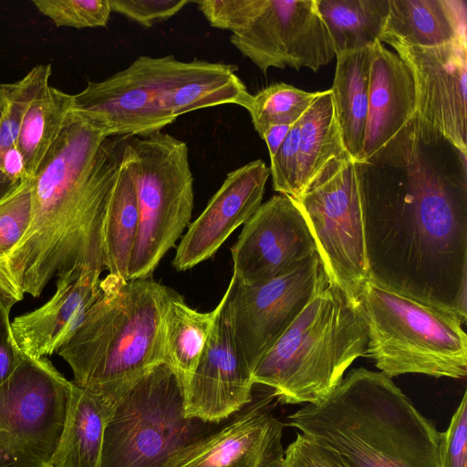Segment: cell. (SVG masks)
Segmentation results:
<instances>
[{
	"mask_svg": "<svg viewBox=\"0 0 467 467\" xmlns=\"http://www.w3.org/2000/svg\"><path fill=\"white\" fill-rule=\"evenodd\" d=\"M357 164L369 280L464 324L467 154L415 115Z\"/></svg>",
	"mask_w": 467,
	"mask_h": 467,
	"instance_id": "1",
	"label": "cell"
},
{
	"mask_svg": "<svg viewBox=\"0 0 467 467\" xmlns=\"http://www.w3.org/2000/svg\"><path fill=\"white\" fill-rule=\"evenodd\" d=\"M129 136H106L72 109L33 177L29 228L1 272L38 297L67 272L105 270L103 223Z\"/></svg>",
	"mask_w": 467,
	"mask_h": 467,
	"instance_id": "2",
	"label": "cell"
},
{
	"mask_svg": "<svg viewBox=\"0 0 467 467\" xmlns=\"http://www.w3.org/2000/svg\"><path fill=\"white\" fill-rule=\"evenodd\" d=\"M287 420L348 467H442L441 432L382 372L353 368L325 399Z\"/></svg>",
	"mask_w": 467,
	"mask_h": 467,
	"instance_id": "3",
	"label": "cell"
},
{
	"mask_svg": "<svg viewBox=\"0 0 467 467\" xmlns=\"http://www.w3.org/2000/svg\"><path fill=\"white\" fill-rule=\"evenodd\" d=\"M234 64L172 55L141 56L72 95L71 109L106 136H142L161 131L180 116L220 105L246 109L252 94Z\"/></svg>",
	"mask_w": 467,
	"mask_h": 467,
	"instance_id": "4",
	"label": "cell"
},
{
	"mask_svg": "<svg viewBox=\"0 0 467 467\" xmlns=\"http://www.w3.org/2000/svg\"><path fill=\"white\" fill-rule=\"evenodd\" d=\"M100 296L57 354L72 382L114 404L164 361L162 317L168 287L151 276L126 280L108 275Z\"/></svg>",
	"mask_w": 467,
	"mask_h": 467,
	"instance_id": "5",
	"label": "cell"
},
{
	"mask_svg": "<svg viewBox=\"0 0 467 467\" xmlns=\"http://www.w3.org/2000/svg\"><path fill=\"white\" fill-rule=\"evenodd\" d=\"M368 327L359 302L329 285L314 296L263 356L252 379L282 404L325 399L353 361L366 356Z\"/></svg>",
	"mask_w": 467,
	"mask_h": 467,
	"instance_id": "6",
	"label": "cell"
},
{
	"mask_svg": "<svg viewBox=\"0 0 467 467\" xmlns=\"http://www.w3.org/2000/svg\"><path fill=\"white\" fill-rule=\"evenodd\" d=\"M367 327L366 356L389 378L467 375V336L456 316L368 280L358 297Z\"/></svg>",
	"mask_w": 467,
	"mask_h": 467,
	"instance_id": "7",
	"label": "cell"
},
{
	"mask_svg": "<svg viewBox=\"0 0 467 467\" xmlns=\"http://www.w3.org/2000/svg\"><path fill=\"white\" fill-rule=\"evenodd\" d=\"M216 424L185 415L184 386L163 361L114 403L98 467H165Z\"/></svg>",
	"mask_w": 467,
	"mask_h": 467,
	"instance_id": "8",
	"label": "cell"
},
{
	"mask_svg": "<svg viewBox=\"0 0 467 467\" xmlns=\"http://www.w3.org/2000/svg\"><path fill=\"white\" fill-rule=\"evenodd\" d=\"M139 224L128 280L151 276L189 225L193 176L187 144L162 131L129 136Z\"/></svg>",
	"mask_w": 467,
	"mask_h": 467,
	"instance_id": "9",
	"label": "cell"
},
{
	"mask_svg": "<svg viewBox=\"0 0 467 467\" xmlns=\"http://www.w3.org/2000/svg\"><path fill=\"white\" fill-rule=\"evenodd\" d=\"M208 23L232 32L230 42L262 73L286 67L314 72L335 53L317 0H202Z\"/></svg>",
	"mask_w": 467,
	"mask_h": 467,
	"instance_id": "10",
	"label": "cell"
},
{
	"mask_svg": "<svg viewBox=\"0 0 467 467\" xmlns=\"http://www.w3.org/2000/svg\"><path fill=\"white\" fill-rule=\"evenodd\" d=\"M293 200L314 237L329 285L358 302L369 272L357 161L343 152Z\"/></svg>",
	"mask_w": 467,
	"mask_h": 467,
	"instance_id": "11",
	"label": "cell"
},
{
	"mask_svg": "<svg viewBox=\"0 0 467 467\" xmlns=\"http://www.w3.org/2000/svg\"><path fill=\"white\" fill-rule=\"evenodd\" d=\"M72 381L47 358L25 356L0 385V467H45L67 417Z\"/></svg>",
	"mask_w": 467,
	"mask_h": 467,
	"instance_id": "12",
	"label": "cell"
},
{
	"mask_svg": "<svg viewBox=\"0 0 467 467\" xmlns=\"http://www.w3.org/2000/svg\"><path fill=\"white\" fill-rule=\"evenodd\" d=\"M328 285L318 254L269 281L244 285L232 276L223 308L252 372L311 298Z\"/></svg>",
	"mask_w": 467,
	"mask_h": 467,
	"instance_id": "13",
	"label": "cell"
},
{
	"mask_svg": "<svg viewBox=\"0 0 467 467\" xmlns=\"http://www.w3.org/2000/svg\"><path fill=\"white\" fill-rule=\"evenodd\" d=\"M265 387L239 411L179 450L165 467H283L284 423Z\"/></svg>",
	"mask_w": 467,
	"mask_h": 467,
	"instance_id": "14",
	"label": "cell"
},
{
	"mask_svg": "<svg viewBox=\"0 0 467 467\" xmlns=\"http://www.w3.org/2000/svg\"><path fill=\"white\" fill-rule=\"evenodd\" d=\"M235 281L253 285L282 276L317 254L296 202L277 194L262 203L231 247Z\"/></svg>",
	"mask_w": 467,
	"mask_h": 467,
	"instance_id": "15",
	"label": "cell"
},
{
	"mask_svg": "<svg viewBox=\"0 0 467 467\" xmlns=\"http://www.w3.org/2000/svg\"><path fill=\"white\" fill-rule=\"evenodd\" d=\"M393 48L413 78L415 115L467 154V40Z\"/></svg>",
	"mask_w": 467,
	"mask_h": 467,
	"instance_id": "16",
	"label": "cell"
},
{
	"mask_svg": "<svg viewBox=\"0 0 467 467\" xmlns=\"http://www.w3.org/2000/svg\"><path fill=\"white\" fill-rule=\"evenodd\" d=\"M224 304L184 390L185 415L204 422L226 420L247 405L254 394L253 372L234 337Z\"/></svg>",
	"mask_w": 467,
	"mask_h": 467,
	"instance_id": "17",
	"label": "cell"
},
{
	"mask_svg": "<svg viewBox=\"0 0 467 467\" xmlns=\"http://www.w3.org/2000/svg\"><path fill=\"white\" fill-rule=\"evenodd\" d=\"M270 170L262 160L230 171L202 213L189 225L172 266L186 271L210 259L262 204Z\"/></svg>",
	"mask_w": 467,
	"mask_h": 467,
	"instance_id": "18",
	"label": "cell"
},
{
	"mask_svg": "<svg viewBox=\"0 0 467 467\" xmlns=\"http://www.w3.org/2000/svg\"><path fill=\"white\" fill-rule=\"evenodd\" d=\"M101 272L94 269L82 275L67 272L57 275L53 296L11 322L15 340L25 356L40 358L52 355L69 339L100 296Z\"/></svg>",
	"mask_w": 467,
	"mask_h": 467,
	"instance_id": "19",
	"label": "cell"
},
{
	"mask_svg": "<svg viewBox=\"0 0 467 467\" xmlns=\"http://www.w3.org/2000/svg\"><path fill=\"white\" fill-rule=\"evenodd\" d=\"M415 113V86L410 70L397 53L378 41L370 48L368 108L359 161L384 148Z\"/></svg>",
	"mask_w": 467,
	"mask_h": 467,
	"instance_id": "20",
	"label": "cell"
},
{
	"mask_svg": "<svg viewBox=\"0 0 467 467\" xmlns=\"http://www.w3.org/2000/svg\"><path fill=\"white\" fill-rule=\"evenodd\" d=\"M381 43L437 47L467 40L463 0H389Z\"/></svg>",
	"mask_w": 467,
	"mask_h": 467,
	"instance_id": "21",
	"label": "cell"
},
{
	"mask_svg": "<svg viewBox=\"0 0 467 467\" xmlns=\"http://www.w3.org/2000/svg\"><path fill=\"white\" fill-rule=\"evenodd\" d=\"M51 73V65L41 64L24 77L26 98L16 146L30 178L59 135L71 109L72 95L49 84Z\"/></svg>",
	"mask_w": 467,
	"mask_h": 467,
	"instance_id": "22",
	"label": "cell"
},
{
	"mask_svg": "<svg viewBox=\"0 0 467 467\" xmlns=\"http://www.w3.org/2000/svg\"><path fill=\"white\" fill-rule=\"evenodd\" d=\"M113 405L104 397L73 383L65 427L48 465L98 467Z\"/></svg>",
	"mask_w": 467,
	"mask_h": 467,
	"instance_id": "23",
	"label": "cell"
},
{
	"mask_svg": "<svg viewBox=\"0 0 467 467\" xmlns=\"http://www.w3.org/2000/svg\"><path fill=\"white\" fill-rule=\"evenodd\" d=\"M229 295V286L217 306L206 313L191 308L182 296L168 287L162 317L164 362L188 386L215 318Z\"/></svg>",
	"mask_w": 467,
	"mask_h": 467,
	"instance_id": "24",
	"label": "cell"
},
{
	"mask_svg": "<svg viewBox=\"0 0 467 467\" xmlns=\"http://www.w3.org/2000/svg\"><path fill=\"white\" fill-rule=\"evenodd\" d=\"M370 48L337 56L330 88L344 147L357 162L361 157L368 116Z\"/></svg>",
	"mask_w": 467,
	"mask_h": 467,
	"instance_id": "25",
	"label": "cell"
},
{
	"mask_svg": "<svg viewBox=\"0 0 467 467\" xmlns=\"http://www.w3.org/2000/svg\"><path fill=\"white\" fill-rule=\"evenodd\" d=\"M389 0H317L335 57L372 47L380 36Z\"/></svg>",
	"mask_w": 467,
	"mask_h": 467,
	"instance_id": "26",
	"label": "cell"
},
{
	"mask_svg": "<svg viewBox=\"0 0 467 467\" xmlns=\"http://www.w3.org/2000/svg\"><path fill=\"white\" fill-rule=\"evenodd\" d=\"M139 213L132 175V153L128 150L113 189L103 223L105 269L128 280V268L136 239Z\"/></svg>",
	"mask_w": 467,
	"mask_h": 467,
	"instance_id": "27",
	"label": "cell"
},
{
	"mask_svg": "<svg viewBox=\"0 0 467 467\" xmlns=\"http://www.w3.org/2000/svg\"><path fill=\"white\" fill-rule=\"evenodd\" d=\"M345 151L329 88L321 91L299 119L298 197L331 160Z\"/></svg>",
	"mask_w": 467,
	"mask_h": 467,
	"instance_id": "28",
	"label": "cell"
},
{
	"mask_svg": "<svg viewBox=\"0 0 467 467\" xmlns=\"http://www.w3.org/2000/svg\"><path fill=\"white\" fill-rule=\"evenodd\" d=\"M320 93L307 92L283 82L274 83L252 95L245 109L261 137L272 125L296 122Z\"/></svg>",
	"mask_w": 467,
	"mask_h": 467,
	"instance_id": "29",
	"label": "cell"
},
{
	"mask_svg": "<svg viewBox=\"0 0 467 467\" xmlns=\"http://www.w3.org/2000/svg\"><path fill=\"white\" fill-rule=\"evenodd\" d=\"M33 213L31 179L0 201V277L12 285L1 268L27 232ZM16 288V287H15Z\"/></svg>",
	"mask_w": 467,
	"mask_h": 467,
	"instance_id": "30",
	"label": "cell"
},
{
	"mask_svg": "<svg viewBox=\"0 0 467 467\" xmlns=\"http://www.w3.org/2000/svg\"><path fill=\"white\" fill-rule=\"evenodd\" d=\"M33 5L57 26L93 28L106 26L109 0H33Z\"/></svg>",
	"mask_w": 467,
	"mask_h": 467,
	"instance_id": "31",
	"label": "cell"
},
{
	"mask_svg": "<svg viewBox=\"0 0 467 467\" xmlns=\"http://www.w3.org/2000/svg\"><path fill=\"white\" fill-rule=\"evenodd\" d=\"M299 119L291 127L277 152L270 158L273 188L292 199L298 197Z\"/></svg>",
	"mask_w": 467,
	"mask_h": 467,
	"instance_id": "32",
	"label": "cell"
},
{
	"mask_svg": "<svg viewBox=\"0 0 467 467\" xmlns=\"http://www.w3.org/2000/svg\"><path fill=\"white\" fill-rule=\"evenodd\" d=\"M26 98L24 78L0 84V157L16 145Z\"/></svg>",
	"mask_w": 467,
	"mask_h": 467,
	"instance_id": "33",
	"label": "cell"
},
{
	"mask_svg": "<svg viewBox=\"0 0 467 467\" xmlns=\"http://www.w3.org/2000/svg\"><path fill=\"white\" fill-rule=\"evenodd\" d=\"M190 0H109L111 11L144 27L165 21L180 12Z\"/></svg>",
	"mask_w": 467,
	"mask_h": 467,
	"instance_id": "34",
	"label": "cell"
},
{
	"mask_svg": "<svg viewBox=\"0 0 467 467\" xmlns=\"http://www.w3.org/2000/svg\"><path fill=\"white\" fill-rule=\"evenodd\" d=\"M442 467H467V393L453 413L450 425L441 432Z\"/></svg>",
	"mask_w": 467,
	"mask_h": 467,
	"instance_id": "35",
	"label": "cell"
},
{
	"mask_svg": "<svg viewBox=\"0 0 467 467\" xmlns=\"http://www.w3.org/2000/svg\"><path fill=\"white\" fill-rule=\"evenodd\" d=\"M283 467H348L334 451L319 445L296 431V438L285 450Z\"/></svg>",
	"mask_w": 467,
	"mask_h": 467,
	"instance_id": "36",
	"label": "cell"
},
{
	"mask_svg": "<svg viewBox=\"0 0 467 467\" xmlns=\"http://www.w3.org/2000/svg\"><path fill=\"white\" fill-rule=\"evenodd\" d=\"M18 300L0 292V385L15 371L25 355L13 336L10 312Z\"/></svg>",
	"mask_w": 467,
	"mask_h": 467,
	"instance_id": "37",
	"label": "cell"
},
{
	"mask_svg": "<svg viewBox=\"0 0 467 467\" xmlns=\"http://www.w3.org/2000/svg\"><path fill=\"white\" fill-rule=\"evenodd\" d=\"M28 179L24 158L14 145L0 157V201Z\"/></svg>",
	"mask_w": 467,
	"mask_h": 467,
	"instance_id": "38",
	"label": "cell"
},
{
	"mask_svg": "<svg viewBox=\"0 0 467 467\" xmlns=\"http://www.w3.org/2000/svg\"><path fill=\"white\" fill-rule=\"evenodd\" d=\"M293 125L294 124L272 125L265 130L261 139L266 143L270 158L277 152Z\"/></svg>",
	"mask_w": 467,
	"mask_h": 467,
	"instance_id": "39",
	"label": "cell"
},
{
	"mask_svg": "<svg viewBox=\"0 0 467 467\" xmlns=\"http://www.w3.org/2000/svg\"><path fill=\"white\" fill-rule=\"evenodd\" d=\"M0 292L16 298L18 301L22 300L23 297L17 292V290L8 282L0 277Z\"/></svg>",
	"mask_w": 467,
	"mask_h": 467,
	"instance_id": "40",
	"label": "cell"
},
{
	"mask_svg": "<svg viewBox=\"0 0 467 467\" xmlns=\"http://www.w3.org/2000/svg\"><path fill=\"white\" fill-rule=\"evenodd\" d=\"M45 467H51V466H49V465H47V466H45Z\"/></svg>",
	"mask_w": 467,
	"mask_h": 467,
	"instance_id": "41",
	"label": "cell"
}]
</instances>
